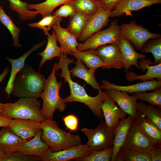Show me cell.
Here are the masks:
<instances>
[{
    "label": "cell",
    "mask_w": 161,
    "mask_h": 161,
    "mask_svg": "<svg viewBox=\"0 0 161 161\" xmlns=\"http://www.w3.org/2000/svg\"><path fill=\"white\" fill-rule=\"evenodd\" d=\"M60 22H58L52 26L55 32L57 41L60 44L61 52L72 55L73 53L78 51L77 48L80 45L76 38L67 30L62 28Z\"/></svg>",
    "instance_id": "cell-19"
},
{
    "label": "cell",
    "mask_w": 161,
    "mask_h": 161,
    "mask_svg": "<svg viewBox=\"0 0 161 161\" xmlns=\"http://www.w3.org/2000/svg\"><path fill=\"white\" fill-rule=\"evenodd\" d=\"M153 145L140 129L137 121L134 120L120 149L150 153Z\"/></svg>",
    "instance_id": "cell-9"
},
{
    "label": "cell",
    "mask_w": 161,
    "mask_h": 161,
    "mask_svg": "<svg viewBox=\"0 0 161 161\" xmlns=\"http://www.w3.org/2000/svg\"><path fill=\"white\" fill-rule=\"evenodd\" d=\"M26 141L13 132L8 126L3 127L0 130V149L8 156L17 151Z\"/></svg>",
    "instance_id": "cell-21"
},
{
    "label": "cell",
    "mask_w": 161,
    "mask_h": 161,
    "mask_svg": "<svg viewBox=\"0 0 161 161\" xmlns=\"http://www.w3.org/2000/svg\"><path fill=\"white\" fill-rule=\"evenodd\" d=\"M10 8L17 12L20 19L26 21L34 18L39 14L37 11H32L28 10L27 2H23L21 0H8Z\"/></svg>",
    "instance_id": "cell-31"
},
{
    "label": "cell",
    "mask_w": 161,
    "mask_h": 161,
    "mask_svg": "<svg viewBox=\"0 0 161 161\" xmlns=\"http://www.w3.org/2000/svg\"><path fill=\"white\" fill-rule=\"evenodd\" d=\"M63 120L66 129L70 131H76L78 129V120L77 117L74 115L70 114L63 118Z\"/></svg>",
    "instance_id": "cell-41"
},
{
    "label": "cell",
    "mask_w": 161,
    "mask_h": 161,
    "mask_svg": "<svg viewBox=\"0 0 161 161\" xmlns=\"http://www.w3.org/2000/svg\"><path fill=\"white\" fill-rule=\"evenodd\" d=\"M123 0H102L99 1L100 9L112 12Z\"/></svg>",
    "instance_id": "cell-42"
},
{
    "label": "cell",
    "mask_w": 161,
    "mask_h": 161,
    "mask_svg": "<svg viewBox=\"0 0 161 161\" xmlns=\"http://www.w3.org/2000/svg\"><path fill=\"white\" fill-rule=\"evenodd\" d=\"M72 55L77 59H79L85 63L87 67L95 72L100 67L102 68L104 64L101 59L94 51L92 49L82 52L73 53Z\"/></svg>",
    "instance_id": "cell-29"
},
{
    "label": "cell",
    "mask_w": 161,
    "mask_h": 161,
    "mask_svg": "<svg viewBox=\"0 0 161 161\" xmlns=\"http://www.w3.org/2000/svg\"><path fill=\"white\" fill-rule=\"evenodd\" d=\"M95 0L99 2L100 1H101L102 0Z\"/></svg>",
    "instance_id": "cell-47"
},
{
    "label": "cell",
    "mask_w": 161,
    "mask_h": 161,
    "mask_svg": "<svg viewBox=\"0 0 161 161\" xmlns=\"http://www.w3.org/2000/svg\"><path fill=\"white\" fill-rule=\"evenodd\" d=\"M45 35L47 36V42L44 50L37 55L42 56V59L39 64V66L41 67L48 60L50 61L55 57L59 56L61 52V49L57 45V41L55 32L52 31L50 34L48 31H44Z\"/></svg>",
    "instance_id": "cell-26"
},
{
    "label": "cell",
    "mask_w": 161,
    "mask_h": 161,
    "mask_svg": "<svg viewBox=\"0 0 161 161\" xmlns=\"http://www.w3.org/2000/svg\"><path fill=\"white\" fill-rule=\"evenodd\" d=\"M135 120L140 129L147 137L153 146H161V130L143 114H137Z\"/></svg>",
    "instance_id": "cell-23"
},
{
    "label": "cell",
    "mask_w": 161,
    "mask_h": 161,
    "mask_svg": "<svg viewBox=\"0 0 161 161\" xmlns=\"http://www.w3.org/2000/svg\"><path fill=\"white\" fill-rule=\"evenodd\" d=\"M62 19L54 15H50L43 18L38 22L31 23L28 24L31 28L37 27L42 29L44 32L50 30L52 26L58 22H61Z\"/></svg>",
    "instance_id": "cell-38"
},
{
    "label": "cell",
    "mask_w": 161,
    "mask_h": 161,
    "mask_svg": "<svg viewBox=\"0 0 161 161\" xmlns=\"http://www.w3.org/2000/svg\"><path fill=\"white\" fill-rule=\"evenodd\" d=\"M150 154L151 161H161V146H153Z\"/></svg>",
    "instance_id": "cell-43"
},
{
    "label": "cell",
    "mask_w": 161,
    "mask_h": 161,
    "mask_svg": "<svg viewBox=\"0 0 161 161\" xmlns=\"http://www.w3.org/2000/svg\"><path fill=\"white\" fill-rule=\"evenodd\" d=\"M120 37V26L117 21H112L106 29L97 32L80 44L77 49L82 52L107 44H117Z\"/></svg>",
    "instance_id": "cell-7"
},
{
    "label": "cell",
    "mask_w": 161,
    "mask_h": 161,
    "mask_svg": "<svg viewBox=\"0 0 161 161\" xmlns=\"http://www.w3.org/2000/svg\"><path fill=\"white\" fill-rule=\"evenodd\" d=\"M92 16L76 11L74 15L70 16L69 23L66 29L78 40Z\"/></svg>",
    "instance_id": "cell-27"
},
{
    "label": "cell",
    "mask_w": 161,
    "mask_h": 161,
    "mask_svg": "<svg viewBox=\"0 0 161 161\" xmlns=\"http://www.w3.org/2000/svg\"><path fill=\"white\" fill-rule=\"evenodd\" d=\"M161 3V0H123L112 10L110 17H119L125 14L132 16V12L156 4Z\"/></svg>",
    "instance_id": "cell-17"
},
{
    "label": "cell",
    "mask_w": 161,
    "mask_h": 161,
    "mask_svg": "<svg viewBox=\"0 0 161 161\" xmlns=\"http://www.w3.org/2000/svg\"><path fill=\"white\" fill-rule=\"evenodd\" d=\"M120 32L121 37L129 41L140 50L148 40L161 37L160 34L150 32L143 26L138 25L134 20L129 24H122L120 26Z\"/></svg>",
    "instance_id": "cell-8"
},
{
    "label": "cell",
    "mask_w": 161,
    "mask_h": 161,
    "mask_svg": "<svg viewBox=\"0 0 161 161\" xmlns=\"http://www.w3.org/2000/svg\"><path fill=\"white\" fill-rule=\"evenodd\" d=\"M42 133L41 129L32 139L25 141L18 151L25 155L36 156L41 158L49 149L41 140Z\"/></svg>",
    "instance_id": "cell-22"
},
{
    "label": "cell",
    "mask_w": 161,
    "mask_h": 161,
    "mask_svg": "<svg viewBox=\"0 0 161 161\" xmlns=\"http://www.w3.org/2000/svg\"><path fill=\"white\" fill-rule=\"evenodd\" d=\"M41 124V122L34 120L14 118L8 126L13 132L27 141L42 129Z\"/></svg>",
    "instance_id": "cell-12"
},
{
    "label": "cell",
    "mask_w": 161,
    "mask_h": 161,
    "mask_svg": "<svg viewBox=\"0 0 161 161\" xmlns=\"http://www.w3.org/2000/svg\"><path fill=\"white\" fill-rule=\"evenodd\" d=\"M41 103L36 97H20L16 102L0 103V115L14 118L31 119L41 122Z\"/></svg>",
    "instance_id": "cell-5"
},
{
    "label": "cell",
    "mask_w": 161,
    "mask_h": 161,
    "mask_svg": "<svg viewBox=\"0 0 161 161\" xmlns=\"http://www.w3.org/2000/svg\"><path fill=\"white\" fill-rule=\"evenodd\" d=\"M113 146L102 151H92L90 154L74 159L76 161H110L113 151Z\"/></svg>",
    "instance_id": "cell-37"
},
{
    "label": "cell",
    "mask_w": 161,
    "mask_h": 161,
    "mask_svg": "<svg viewBox=\"0 0 161 161\" xmlns=\"http://www.w3.org/2000/svg\"><path fill=\"white\" fill-rule=\"evenodd\" d=\"M41 158L37 156L24 154L17 151L10 155L0 160V161H39Z\"/></svg>",
    "instance_id": "cell-39"
},
{
    "label": "cell",
    "mask_w": 161,
    "mask_h": 161,
    "mask_svg": "<svg viewBox=\"0 0 161 161\" xmlns=\"http://www.w3.org/2000/svg\"><path fill=\"white\" fill-rule=\"evenodd\" d=\"M100 108L106 124L111 128L115 129L119 125L120 120L126 118L128 115L116 104L115 102L109 95L101 104Z\"/></svg>",
    "instance_id": "cell-13"
},
{
    "label": "cell",
    "mask_w": 161,
    "mask_h": 161,
    "mask_svg": "<svg viewBox=\"0 0 161 161\" xmlns=\"http://www.w3.org/2000/svg\"><path fill=\"white\" fill-rule=\"evenodd\" d=\"M72 0H46L37 4L27 3L28 10L35 9L40 14L42 18L50 15L53 10L60 5L67 3Z\"/></svg>",
    "instance_id": "cell-30"
},
{
    "label": "cell",
    "mask_w": 161,
    "mask_h": 161,
    "mask_svg": "<svg viewBox=\"0 0 161 161\" xmlns=\"http://www.w3.org/2000/svg\"><path fill=\"white\" fill-rule=\"evenodd\" d=\"M13 119L0 115V127L8 126Z\"/></svg>",
    "instance_id": "cell-44"
},
{
    "label": "cell",
    "mask_w": 161,
    "mask_h": 161,
    "mask_svg": "<svg viewBox=\"0 0 161 161\" xmlns=\"http://www.w3.org/2000/svg\"><path fill=\"white\" fill-rule=\"evenodd\" d=\"M77 59L75 66L70 70L72 77L75 76L83 80L94 89H97L98 92L102 91L95 78V72L87 69L80 60Z\"/></svg>",
    "instance_id": "cell-25"
},
{
    "label": "cell",
    "mask_w": 161,
    "mask_h": 161,
    "mask_svg": "<svg viewBox=\"0 0 161 161\" xmlns=\"http://www.w3.org/2000/svg\"><path fill=\"white\" fill-rule=\"evenodd\" d=\"M134 93L137 99L161 108V87L151 92H145Z\"/></svg>",
    "instance_id": "cell-36"
},
{
    "label": "cell",
    "mask_w": 161,
    "mask_h": 161,
    "mask_svg": "<svg viewBox=\"0 0 161 161\" xmlns=\"http://www.w3.org/2000/svg\"><path fill=\"white\" fill-rule=\"evenodd\" d=\"M46 42V41H44L35 44L31 48L17 59H14L9 57L6 58V60L10 63L12 66L10 78L5 89L8 97L12 93L15 78L24 66L26 59L32 52L42 46Z\"/></svg>",
    "instance_id": "cell-20"
},
{
    "label": "cell",
    "mask_w": 161,
    "mask_h": 161,
    "mask_svg": "<svg viewBox=\"0 0 161 161\" xmlns=\"http://www.w3.org/2000/svg\"><path fill=\"white\" fill-rule=\"evenodd\" d=\"M140 51L143 53L152 54L154 58L153 65L161 63V37L148 40L144 43Z\"/></svg>",
    "instance_id": "cell-35"
},
{
    "label": "cell",
    "mask_w": 161,
    "mask_h": 161,
    "mask_svg": "<svg viewBox=\"0 0 161 161\" xmlns=\"http://www.w3.org/2000/svg\"><path fill=\"white\" fill-rule=\"evenodd\" d=\"M68 3L74 7L76 11L91 16L95 14L100 8L99 2L95 0H72Z\"/></svg>",
    "instance_id": "cell-32"
},
{
    "label": "cell",
    "mask_w": 161,
    "mask_h": 161,
    "mask_svg": "<svg viewBox=\"0 0 161 161\" xmlns=\"http://www.w3.org/2000/svg\"><path fill=\"white\" fill-rule=\"evenodd\" d=\"M10 71L9 67L5 68L2 73L0 75V82L3 81Z\"/></svg>",
    "instance_id": "cell-45"
},
{
    "label": "cell",
    "mask_w": 161,
    "mask_h": 161,
    "mask_svg": "<svg viewBox=\"0 0 161 161\" xmlns=\"http://www.w3.org/2000/svg\"><path fill=\"white\" fill-rule=\"evenodd\" d=\"M55 62L51 72L46 79L45 88L40 94L39 97L43 100V106L41 112L45 119H52L56 109L60 112H64L66 108V104L60 96L59 91L63 83L58 82L55 76Z\"/></svg>",
    "instance_id": "cell-4"
},
{
    "label": "cell",
    "mask_w": 161,
    "mask_h": 161,
    "mask_svg": "<svg viewBox=\"0 0 161 161\" xmlns=\"http://www.w3.org/2000/svg\"><path fill=\"white\" fill-rule=\"evenodd\" d=\"M41 140L52 152L77 146L82 144L80 136L67 133L59 127L55 120L45 119L41 122Z\"/></svg>",
    "instance_id": "cell-3"
},
{
    "label": "cell",
    "mask_w": 161,
    "mask_h": 161,
    "mask_svg": "<svg viewBox=\"0 0 161 161\" xmlns=\"http://www.w3.org/2000/svg\"><path fill=\"white\" fill-rule=\"evenodd\" d=\"M68 54L61 52L59 56V61L57 63L55 72L61 69V72L58 74L59 76L64 79V83L67 82L70 88V94L67 97L63 99L65 103L78 102L87 105L97 117L101 119L103 117L100 108L101 104L109 95L107 90L98 92L97 95L91 97L86 93L84 88L78 83L74 81L71 79V73L69 69V65L75 64L73 58L70 59L67 57Z\"/></svg>",
    "instance_id": "cell-1"
},
{
    "label": "cell",
    "mask_w": 161,
    "mask_h": 161,
    "mask_svg": "<svg viewBox=\"0 0 161 161\" xmlns=\"http://www.w3.org/2000/svg\"><path fill=\"white\" fill-rule=\"evenodd\" d=\"M133 121L132 117L128 115L126 118L120 120L119 125L115 129L113 151L111 161H115L118 152L123 145Z\"/></svg>",
    "instance_id": "cell-24"
},
{
    "label": "cell",
    "mask_w": 161,
    "mask_h": 161,
    "mask_svg": "<svg viewBox=\"0 0 161 161\" xmlns=\"http://www.w3.org/2000/svg\"><path fill=\"white\" fill-rule=\"evenodd\" d=\"M18 73L14 81L12 94L20 97H39L45 88L44 76L26 64Z\"/></svg>",
    "instance_id": "cell-2"
},
{
    "label": "cell",
    "mask_w": 161,
    "mask_h": 161,
    "mask_svg": "<svg viewBox=\"0 0 161 161\" xmlns=\"http://www.w3.org/2000/svg\"><path fill=\"white\" fill-rule=\"evenodd\" d=\"M107 90L120 108L127 114L130 115L134 120H135L137 115L136 110L137 98L135 93H133L131 96L126 91L114 89Z\"/></svg>",
    "instance_id": "cell-15"
},
{
    "label": "cell",
    "mask_w": 161,
    "mask_h": 161,
    "mask_svg": "<svg viewBox=\"0 0 161 161\" xmlns=\"http://www.w3.org/2000/svg\"><path fill=\"white\" fill-rule=\"evenodd\" d=\"M92 49L104 63L102 69L123 68L122 54L117 44H107Z\"/></svg>",
    "instance_id": "cell-10"
},
{
    "label": "cell",
    "mask_w": 161,
    "mask_h": 161,
    "mask_svg": "<svg viewBox=\"0 0 161 161\" xmlns=\"http://www.w3.org/2000/svg\"><path fill=\"white\" fill-rule=\"evenodd\" d=\"M102 82V84L100 86L101 89L105 90L116 89L126 91L130 94L137 92L153 91L161 87V80H158L155 79L150 80L137 83L133 85L124 86L112 83L105 80H103Z\"/></svg>",
    "instance_id": "cell-16"
},
{
    "label": "cell",
    "mask_w": 161,
    "mask_h": 161,
    "mask_svg": "<svg viewBox=\"0 0 161 161\" xmlns=\"http://www.w3.org/2000/svg\"><path fill=\"white\" fill-rule=\"evenodd\" d=\"M115 161H151L150 153L120 149Z\"/></svg>",
    "instance_id": "cell-34"
},
{
    "label": "cell",
    "mask_w": 161,
    "mask_h": 161,
    "mask_svg": "<svg viewBox=\"0 0 161 161\" xmlns=\"http://www.w3.org/2000/svg\"><path fill=\"white\" fill-rule=\"evenodd\" d=\"M0 22L8 29L12 35L13 41V46L17 47H21L22 45L19 43L18 37L21 30L15 24L1 6L0 7Z\"/></svg>",
    "instance_id": "cell-33"
},
{
    "label": "cell",
    "mask_w": 161,
    "mask_h": 161,
    "mask_svg": "<svg viewBox=\"0 0 161 161\" xmlns=\"http://www.w3.org/2000/svg\"><path fill=\"white\" fill-rule=\"evenodd\" d=\"M76 10L74 7L69 3H67L63 4L60 8L57 10L53 15L61 18L71 16L74 14Z\"/></svg>",
    "instance_id": "cell-40"
},
{
    "label": "cell",
    "mask_w": 161,
    "mask_h": 161,
    "mask_svg": "<svg viewBox=\"0 0 161 161\" xmlns=\"http://www.w3.org/2000/svg\"><path fill=\"white\" fill-rule=\"evenodd\" d=\"M8 156V155L6 152L0 149V160Z\"/></svg>",
    "instance_id": "cell-46"
},
{
    "label": "cell",
    "mask_w": 161,
    "mask_h": 161,
    "mask_svg": "<svg viewBox=\"0 0 161 161\" xmlns=\"http://www.w3.org/2000/svg\"><path fill=\"white\" fill-rule=\"evenodd\" d=\"M137 114L144 115L150 122L161 130V108L142 102L137 103Z\"/></svg>",
    "instance_id": "cell-28"
},
{
    "label": "cell",
    "mask_w": 161,
    "mask_h": 161,
    "mask_svg": "<svg viewBox=\"0 0 161 161\" xmlns=\"http://www.w3.org/2000/svg\"><path fill=\"white\" fill-rule=\"evenodd\" d=\"M92 152L86 144L55 152L52 151L49 148L41 159L42 161H67L87 156Z\"/></svg>",
    "instance_id": "cell-11"
},
{
    "label": "cell",
    "mask_w": 161,
    "mask_h": 161,
    "mask_svg": "<svg viewBox=\"0 0 161 161\" xmlns=\"http://www.w3.org/2000/svg\"><path fill=\"white\" fill-rule=\"evenodd\" d=\"M117 45L122 54L123 68L125 72L129 69L131 70L133 65L139 69L138 60L145 58L146 55L136 52L131 42L121 37L119 39Z\"/></svg>",
    "instance_id": "cell-18"
},
{
    "label": "cell",
    "mask_w": 161,
    "mask_h": 161,
    "mask_svg": "<svg viewBox=\"0 0 161 161\" xmlns=\"http://www.w3.org/2000/svg\"><path fill=\"white\" fill-rule=\"evenodd\" d=\"M111 12L100 8L97 13L92 15L78 38L79 41L84 42L88 38L108 25L110 21L109 18Z\"/></svg>",
    "instance_id": "cell-14"
},
{
    "label": "cell",
    "mask_w": 161,
    "mask_h": 161,
    "mask_svg": "<svg viewBox=\"0 0 161 161\" xmlns=\"http://www.w3.org/2000/svg\"><path fill=\"white\" fill-rule=\"evenodd\" d=\"M81 131L87 138L86 145L92 151L103 150L113 146L115 130L108 127L104 121L95 129L82 128Z\"/></svg>",
    "instance_id": "cell-6"
}]
</instances>
